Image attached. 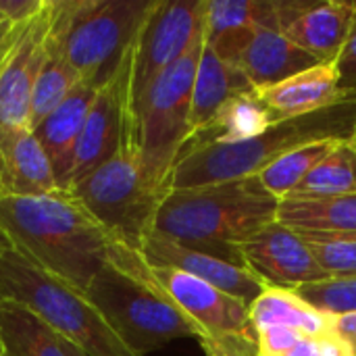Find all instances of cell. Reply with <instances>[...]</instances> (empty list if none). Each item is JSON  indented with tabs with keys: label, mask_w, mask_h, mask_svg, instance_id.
<instances>
[{
	"label": "cell",
	"mask_w": 356,
	"mask_h": 356,
	"mask_svg": "<svg viewBox=\"0 0 356 356\" xmlns=\"http://www.w3.org/2000/svg\"><path fill=\"white\" fill-rule=\"evenodd\" d=\"M0 229L23 259L81 294L125 246L69 190L0 198Z\"/></svg>",
	"instance_id": "6da1fadb"
},
{
	"label": "cell",
	"mask_w": 356,
	"mask_h": 356,
	"mask_svg": "<svg viewBox=\"0 0 356 356\" xmlns=\"http://www.w3.org/2000/svg\"><path fill=\"white\" fill-rule=\"evenodd\" d=\"M277 209L280 198L267 192L259 175L169 190L159 204L152 232L246 267L240 244L277 221Z\"/></svg>",
	"instance_id": "7a4b0ae2"
},
{
	"label": "cell",
	"mask_w": 356,
	"mask_h": 356,
	"mask_svg": "<svg viewBox=\"0 0 356 356\" xmlns=\"http://www.w3.org/2000/svg\"><path fill=\"white\" fill-rule=\"evenodd\" d=\"M355 134L356 94H346L321 111L275 121L250 140L181 152L173 167L169 190L254 177L298 146L317 140H350Z\"/></svg>",
	"instance_id": "3957f363"
},
{
	"label": "cell",
	"mask_w": 356,
	"mask_h": 356,
	"mask_svg": "<svg viewBox=\"0 0 356 356\" xmlns=\"http://www.w3.org/2000/svg\"><path fill=\"white\" fill-rule=\"evenodd\" d=\"M86 298L136 355L175 340L207 342L202 330L154 284L150 265L146 273L131 275L108 263L88 286Z\"/></svg>",
	"instance_id": "277c9868"
},
{
	"label": "cell",
	"mask_w": 356,
	"mask_h": 356,
	"mask_svg": "<svg viewBox=\"0 0 356 356\" xmlns=\"http://www.w3.org/2000/svg\"><path fill=\"white\" fill-rule=\"evenodd\" d=\"M0 302L31 309L86 356H140L117 336L86 294L38 269L17 250L0 257Z\"/></svg>",
	"instance_id": "5b68a950"
},
{
	"label": "cell",
	"mask_w": 356,
	"mask_h": 356,
	"mask_svg": "<svg viewBox=\"0 0 356 356\" xmlns=\"http://www.w3.org/2000/svg\"><path fill=\"white\" fill-rule=\"evenodd\" d=\"M202 46L200 29L184 56L150 83L134 108V146L148 181L163 194L169 192L173 167L190 136L192 88Z\"/></svg>",
	"instance_id": "8992f818"
},
{
	"label": "cell",
	"mask_w": 356,
	"mask_h": 356,
	"mask_svg": "<svg viewBox=\"0 0 356 356\" xmlns=\"http://www.w3.org/2000/svg\"><path fill=\"white\" fill-rule=\"evenodd\" d=\"M154 0H60L63 46L81 83L104 88L150 13Z\"/></svg>",
	"instance_id": "52a82bcc"
},
{
	"label": "cell",
	"mask_w": 356,
	"mask_h": 356,
	"mask_svg": "<svg viewBox=\"0 0 356 356\" xmlns=\"http://www.w3.org/2000/svg\"><path fill=\"white\" fill-rule=\"evenodd\" d=\"M69 192L102 227L136 252L142 250L144 240L152 234L154 217L165 196L148 181L134 142L73 181Z\"/></svg>",
	"instance_id": "ba28073f"
},
{
	"label": "cell",
	"mask_w": 356,
	"mask_h": 356,
	"mask_svg": "<svg viewBox=\"0 0 356 356\" xmlns=\"http://www.w3.org/2000/svg\"><path fill=\"white\" fill-rule=\"evenodd\" d=\"M207 0H154L131 46V115L150 83L184 56L204 25Z\"/></svg>",
	"instance_id": "9c48e42d"
},
{
	"label": "cell",
	"mask_w": 356,
	"mask_h": 356,
	"mask_svg": "<svg viewBox=\"0 0 356 356\" xmlns=\"http://www.w3.org/2000/svg\"><path fill=\"white\" fill-rule=\"evenodd\" d=\"M129 79H131V50L127 52L115 77L104 88L98 90L90 106L75 150L71 186L86 173L94 171L96 167L119 154L123 146L134 142Z\"/></svg>",
	"instance_id": "30bf717a"
},
{
	"label": "cell",
	"mask_w": 356,
	"mask_h": 356,
	"mask_svg": "<svg viewBox=\"0 0 356 356\" xmlns=\"http://www.w3.org/2000/svg\"><path fill=\"white\" fill-rule=\"evenodd\" d=\"M240 252L248 271H252L265 288L290 290L330 277L315 261L302 236L280 221L269 223L240 244Z\"/></svg>",
	"instance_id": "8fae6325"
},
{
	"label": "cell",
	"mask_w": 356,
	"mask_h": 356,
	"mask_svg": "<svg viewBox=\"0 0 356 356\" xmlns=\"http://www.w3.org/2000/svg\"><path fill=\"white\" fill-rule=\"evenodd\" d=\"M52 15L54 0H46L44 8L19 33L0 69V129L31 127V94L48 54Z\"/></svg>",
	"instance_id": "7c38bea8"
},
{
	"label": "cell",
	"mask_w": 356,
	"mask_h": 356,
	"mask_svg": "<svg viewBox=\"0 0 356 356\" xmlns=\"http://www.w3.org/2000/svg\"><path fill=\"white\" fill-rule=\"evenodd\" d=\"M140 254L150 267H169L181 273H188L200 282L215 286L217 290L238 298L248 309L252 302L267 290L265 284L246 267L234 265L217 254L202 252L184 244H177L156 232H152L144 244Z\"/></svg>",
	"instance_id": "4fadbf2b"
},
{
	"label": "cell",
	"mask_w": 356,
	"mask_h": 356,
	"mask_svg": "<svg viewBox=\"0 0 356 356\" xmlns=\"http://www.w3.org/2000/svg\"><path fill=\"white\" fill-rule=\"evenodd\" d=\"M259 29H280L277 0H207L204 44L225 63L238 67Z\"/></svg>",
	"instance_id": "5bb4252c"
},
{
	"label": "cell",
	"mask_w": 356,
	"mask_h": 356,
	"mask_svg": "<svg viewBox=\"0 0 356 356\" xmlns=\"http://www.w3.org/2000/svg\"><path fill=\"white\" fill-rule=\"evenodd\" d=\"M58 190L52 163L33 129H0V198H27Z\"/></svg>",
	"instance_id": "9a60e30c"
},
{
	"label": "cell",
	"mask_w": 356,
	"mask_h": 356,
	"mask_svg": "<svg viewBox=\"0 0 356 356\" xmlns=\"http://www.w3.org/2000/svg\"><path fill=\"white\" fill-rule=\"evenodd\" d=\"M96 94H98L96 88L79 81L73 88V92L42 123L33 127L35 138L40 140L44 152L52 163L60 190L71 188L77 142Z\"/></svg>",
	"instance_id": "2e32d148"
},
{
	"label": "cell",
	"mask_w": 356,
	"mask_h": 356,
	"mask_svg": "<svg viewBox=\"0 0 356 356\" xmlns=\"http://www.w3.org/2000/svg\"><path fill=\"white\" fill-rule=\"evenodd\" d=\"M257 96L267 106L273 121H282L321 111L346 94L340 92L336 63H319L282 83L257 90Z\"/></svg>",
	"instance_id": "e0dca14e"
},
{
	"label": "cell",
	"mask_w": 356,
	"mask_h": 356,
	"mask_svg": "<svg viewBox=\"0 0 356 356\" xmlns=\"http://www.w3.org/2000/svg\"><path fill=\"white\" fill-rule=\"evenodd\" d=\"M356 21V2H315L284 33L319 63H336Z\"/></svg>",
	"instance_id": "ac0fdd59"
},
{
	"label": "cell",
	"mask_w": 356,
	"mask_h": 356,
	"mask_svg": "<svg viewBox=\"0 0 356 356\" xmlns=\"http://www.w3.org/2000/svg\"><path fill=\"white\" fill-rule=\"evenodd\" d=\"M315 65L319 60L290 42L280 29H259L238 63L254 90L282 83Z\"/></svg>",
	"instance_id": "d6986e66"
},
{
	"label": "cell",
	"mask_w": 356,
	"mask_h": 356,
	"mask_svg": "<svg viewBox=\"0 0 356 356\" xmlns=\"http://www.w3.org/2000/svg\"><path fill=\"white\" fill-rule=\"evenodd\" d=\"M250 92H254V88L250 86L242 69L225 63L204 44L192 88L190 134L209 125L227 102Z\"/></svg>",
	"instance_id": "ffe728a7"
},
{
	"label": "cell",
	"mask_w": 356,
	"mask_h": 356,
	"mask_svg": "<svg viewBox=\"0 0 356 356\" xmlns=\"http://www.w3.org/2000/svg\"><path fill=\"white\" fill-rule=\"evenodd\" d=\"M77 71L71 67L63 46V8L60 0H54V15L48 33V54L40 69V75L31 94V127L42 123L79 83Z\"/></svg>",
	"instance_id": "44dd1931"
},
{
	"label": "cell",
	"mask_w": 356,
	"mask_h": 356,
	"mask_svg": "<svg viewBox=\"0 0 356 356\" xmlns=\"http://www.w3.org/2000/svg\"><path fill=\"white\" fill-rule=\"evenodd\" d=\"M0 356H69L67 340L38 313L0 302Z\"/></svg>",
	"instance_id": "7402d4cb"
},
{
	"label": "cell",
	"mask_w": 356,
	"mask_h": 356,
	"mask_svg": "<svg viewBox=\"0 0 356 356\" xmlns=\"http://www.w3.org/2000/svg\"><path fill=\"white\" fill-rule=\"evenodd\" d=\"M273 121L267 106L257 96V90L227 102L219 115L198 131H192L181 148V152L211 146V144H236L263 134ZM179 152V154H181Z\"/></svg>",
	"instance_id": "603a6c76"
},
{
	"label": "cell",
	"mask_w": 356,
	"mask_h": 356,
	"mask_svg": "<svg viewBox=\"0 0 356 356\" xmlns=\"http://www.w3.org/2000/svg\"><path fill=\"white\" fill-rule=\"evenodd\" d=\"M277 221L294 232H356V194L332 198H284Z\"/></svg>",
	"instance_id": "cb8c5ba5"
},
{
	"label": "cell",
	"mask_w": 356,
	"mask_h": 356,
	"mask_svg": "<svg viewBox=\"0 0 356 356\" xmlns=\"http://www.w3.org/2000/svg\"><path fill=\"white\" fill-rule=\"evenodd\" d=\"M250 319L257 332L267 327H288L305 336L334 332V319L317 313L290 290L267 288L250 307Z\"/></svg>",
	"instance_id": "d4e9b609"
},
{
	"label": "cell",
	"mask_w": 356,
	"mask_h": 356,
	"mask_svg": "<svg viewBox=\"0 0 356 356\" xmlns=\"http://www.w3.org/2000/svg\"><path fill=\"white\" fill-rule=\"evenodd\" d=\"M348 194H356L355 138L338 142V146L286 198H332Z\"/></svg>",
	"instance_id": "484cf974"
},
{
	"label": "cell",
	"mask_w": 356,
	"mask_h": 356,
	"mask_svg": "<svg viewBox=\"0 0 356 356\" xmlns=\"http://www.w3.org/2000/svg\"><path fill=\"white\" fill-rule=\"evenodd\" d=\"M342 140H317L294 148L292 152L280 156L263 173H259L261 184L275 198H286Z\"/></svg>",
	"instance_id": "4316f807"
},
{
	"label": "cell",
	"mask_w": 356,
	"mask_h": 356,
	"mask_svg": "<svg viewBox=\"0 0 356 356\" xmlns=\"http://www.w3.org/2000/svg\"><path fill=\"white\" fill-rule=\"evenodd\" d=\"M330 277H356V232H298Z\"/></svg>",
	"instance_id": "83f0119b"
},
{
	"label": "cell",
	"mask_w": 356,
	"mask_h": 356,
	"mask_svg": "<svg viewBox=\"0 0 356 356\" xmlns=\"http://www.w3.org/2000/svg\"><path fill=\"white\" fill-rule=\"evenodd\" d=\"M294 294L321 315L340 319L356 313V277H325L315 284H305Z\"/></svg>",
	"instance_id": "f1b7e54d"
},
{
	"label": "cell",
	"mask_w": 356,
	"mask_h": 356,
	"mask_svg": "<svg viewBox=\"0 0 356 356\" xmlns=\"http://www.w3.org/2000/svg\"><path fill=\"white\" fill-rule=\"evenodd\" d=\"M286 356H355L350 344L336 332L321 336H302Z\"/></svg>",
	"instance_id": "f546056e"
},
{
	"label": "cell",
	"mask_w": 356,
	"mask_h": 356,
	"mask_svg": "<svg viewBox=\"0 0 356 356\" xmlns=\"http://www.w3.org/2000/svg\"><path fill=\"white\" fill-rule=\"evenodd\" d=\"M338 77H340V92L342 94H356V21L353 33L336 60Z\"/></svg>",
	"instance_id": "4dcf8cb0"
},
{
	"label": "cell",
	"mask_w": 356,
	"mask_h": 356,
	"mask_svg": "<svg viewBox=\"0 0 356 356\" xmlns=\"http://www.w3.org/2000/svg\"><path fill=\"white\" fill-rule=\"evenodd\" d=\"M46 0H0V13L17 25L29 23L42 8Z\"/></svg>",
	"instance_id": "1f68e13d"
},
{
	"label": "cell",
	"mask_w": 356,
	"mask_h": 356,
	"mask_svg": "<svg viewBox=\"0 0 356 356\" xmlns=\"http://www.w3.org/2000/svg\"><path fill=\"white\" fill-rule=\"evenodd\" d=\"M25 25H17L0 13V69H2L4 60L8 58V54H10V50H13V46H15V42H17V38Z\"/></svg>",
	"instance_id": "d6a6232c"
},
{
	"label": "cell",
	"mask_w": 356,
	"mask_h": 356,
	"mask_svg": "<svg viewBox=\"0 0 356 356\" xmlns=\"http://www.w3.org/2000/svg\"><path fill=\"white\" fill-rule=\"evenodd\" d=\"M334 332L350 344V348L356 356V313L334 319Z\"/></svg>",
	"instance_id": "836d02e7"
},
{
	"label": "cell",
	"mask_w": 356,
	"mask_h": 356,
	"mask_svg": "<svg viewBox=\"0 0 356 356\" xmlns=\"http://www.w3.org/2000/svg\"><path fill=\"white\" fill-rule=\"evenodd\" d=\"M10 250H15V248H13L10 240L6 238V234L0 229V257H2V254H6V252H10Z\"/></svg>",
	"instance_id": "e575fe53"
},
{
	"label": "cell",
	"mask_w": 356,
	"mask_h": 356,
	"mask_svg": "<svg viewBox=\"0 0 356 356\" xmlns=\"http://www.w3.org/2000/svg\"><path fill=\"white\" fill-rule=\"evenodd\" d=\"M67 350H69V356H86L81 350H79V348H75L71 342H67Z\"/></svg>",
	"instance_id": "d590c367"
},
{
	"label": "cell",
	"mask_w": 356,
	"mask_h": 356,
	"mask_svg": "<svg viewBox=\"0 0 356 356\" xmlns=\"http://www.w3.org/2000/svg\"><path fill=\"white\" fill-rule=\"evenodd\" d=\"M355 142H356V134H355Z\"/></svg>",
	"instance_id": "8d00e7d4"
}]
</instances>
